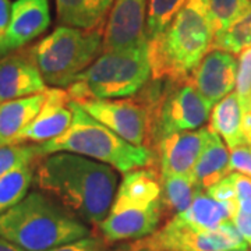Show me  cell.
<instances>
[{
	"label": "cell",
	"instance_id": "18",
	"mask_svg": "<svg viewBox=\"0 0 251 251\" xmlns=\"http://www.w3.org/2000/svg\"><path fill=\"white\" fill-rule=\"evenodd\" d=\"M46 91L0 103V145L16 143L18 135L39 113L46 99Z\"/></svg>",
	"mask_w": 251,
	"mask_h": 251
},
{
	"label": "cell",
	"instance_id": "30",
	"mask_svg": "<svg viewBox=\"0 0 251 251\" xmlns=\"http://www.w3.org/2000/svg\"><path fill=\"white\" fill-rule=\"evenodd\" d=\"M230 151V171L251 177V147L242 144Z\"/></svg>",
	"mask_w": 251,
	"mask_h": 251
},
{
	"label": "cell",
	"instance_id": "1",
	"mask_svg": "<svg viewBox=\"0 0 251 251\" xmlns=\"http://www.w3.org/2000/svg\"><path fill=\"white\" fill-rule=\"evenodd\" d=\"M35 181L41 191L59 201L81 222L94 226L108 216L119 187L115 168L69 152L41 158Z\"/></svg>",
	"mask_w": 251,
	"mask_h": 251
},
{
	"label": "cell",
	"instance_id": "26",
	"mask_svg": "<svg viewBox=\"0 0 251 251\" xmlns=\"http://www.w3.org/2000/svg\"><path fill=\"white\" fill-rule=\"evenodd\" d=\"M44 158L41 144H6L0 145V177L14 168L35 163Z\"/></svg>",
	"mask_w": 251,
	"mask_h": 251
},
{
	"label": "cell",
	"instance_id": "27",
	"mask_svg": "<svg viewBox=\"0 0 251 251\" xmlns=\"http://www.w3.org/2000/svg\"><path fill=\"white\" fill-rule=\"evenodd\" d=\"M215 35L224 32L250 9L251 0H208Z\"/></svg>",
	"mask_w": 251,
	"mask_h": 251
},
{
	"label": "cell",
	"instance_id": "29",
	"mask_svg": "<svg viewBox=\"0 0 251 251\" xmlns=\"http://www.w3.org/2000/svg\"><path fill=\"white\" fill-rule=\"evenodd\" d=\"M206 194L211 196V197L226 204V205H230L234 209H237V198H236V190H234L233 181L230 175H227L225 179H222L219 183L214 184L212 187H209L206 190Z\"/></svg>",
	"mask_w": 251,
	"mask_h": 251
},
{
	"label": "cell",
	"instance_id": "33",
	"mask_svg": "<svg viewBox=\"0 0 251 251\" xmlns=\"http://www.w3.org/2000/svg\"><path fill=\"white\" fill-rule=\"evenodd\" d=\"M11 17V3L10 0H0V35L9 25Z\"/></svg>",
	"mask_w": 251,
	"mask_h": 251
},
{
	"label": "cell",
	"instance_id": "35",
	"mask_svg": "<svg viewBox=\"0 0 251 251\" xmlns=\"http://www.w3.org/2000/svg\"><path fill=\"white\" fill-rule=\"evenodd\" d=\"M242 131L243 137L246 144L251 145V112L243 113V122H242Z\"/></svg>",
	"mask_w": 251,
	"mask_h": 251
},
{
	"label": "cell",
	"instance_id": "6",
	"mask_svg": "<svg viewBox=\"0 0 251 251\" xmlns=\"http://www.w3.org/2000/svg\"><path fill=\"white\" fill-rule=\"evenodd\" d=\"M103 27L81 29L59 25L27 48L46 85L67 88L98 59L103 52Z\"/></svg>",
	"mask_w": 251,
	"mask_h": 251
},
{
	"label": "cell",
	"instance_id": "25",
	"mask_svg": "<svg viewBox=\"0 0 251 251\" xmlns=\"http://www.w3.org/2000/svg\"><path fill=\"white\" fill-rule=\"evenodd\" d=\"M187 0H150L147 16V39L151 41L165 31Z\"/></svg>",
	"mask_w": 251,
	"mask_h": 251
},
{
	"label": "cell",
	"instance_id": "3",
	"mask_svg": "<svg viewBox=\"0 0 251 251\" xmlns=\"http://www.w3.org/2000/svg\"><path fill=\"white\" fill-rule=\"evenodd\" d=\"M0 236L25 251H50L88 237L91 229L59 201L38 190L0 215Z\"/></svg>",
	"mask_w": 251,
	"mask_h": 251
},
{
	"label": "cell",
	"instance_id": "38",
	"mask_svg": "<svg viewBox=\"0 0 251 251\" xmlns=\"http://www.w3.org/2000/svg\"><path fill=\"white\" fill-rule=\"evenodd\" d=\"M250 147H251V145H250Z\"/></svg>",
	"mask_w": 251,
	"mask_h": 251
},
{
	"label": "cell",
	"instance_id": "8",
	"mask_svg": "<svg viewBox=\"0 0 251 251\" xmlns=\"http://www.w3.org/2000/svg\"><path fill=\"white\" fill-rule=\"evenodd\" d=\"M75 103L127 143L148 148L151 109L140 92L131 98L91 99Z\"/></svg>",
	"mask_w": 251,
	"mask_h": 251
},
{
	"label": "cell",
	"instance_id": "21",
	"mask_svg": "<svg viewBox=\"0 0 251 251\" xmlns=\"http://www.w3.org/2000/svg\"><path fill=\"white\" fill-rule=\"evenodd\" d=\"M243 109L237 94L230 92L211 110L208 127L219 135L229 150L246 144L242 131Z\"/></svg>",
	"mask_w": 251,
	"mask_h": 251
},
{
	"label": "cell",
	"instance_id": "19",
	"mask_svg": "<svg viewBox=\"0 0 251 251\" xmlns=\"http://www.w3.org/2000/svg\"><path fill=\"white\" fill-rule=\"evenodd\" d=\"M234 212V208L216 201L211 196H208L206 191H201L186 211L172 218L193 229L214 230L222 225L232 222Z\"/></svg>",
	"mask_w": 251,
	"mask_h": 251
},
{
	"label": "cell",
	"instance_id": "34",
	"mask_svg": "<svg viewBox=\"0 0 251 251\" xmlns=\"http://www.w3.org/2000/svg\"><path fill=\"white\" fill-rule=\"evenodd\" d=\"M115 251H155L147 243L145 239H140V240H133V242L130 243H126L123 246H120V247H117Z\"/></svg>",
	"mask_w": 251,
	"mask_h": 251
},
{
	"label": "cell",
	"instance_id": "32",
	"mask_svg": "<svg viewBox=\"0 0 251 251\" xmlns=\"http://www.w3.org/2000/svg\"><path fill=\"white\" fill-rule=\"evenodd\" d=\"M232 224L239 230V233L242 234L246 243L251 247V214L236 211L232 218Z\"/></svg>",
	"mask_w": 251,
	"mask_h": 251
},
{
	"label": "cell",
	"instance_id": "2",
	"mask_svg": "<svg viewBox=\"0 0 251 251\" xmlns=\"http://www.w3.org/2000/svg\"><path fill=\"white\" fill-rule=\"evenodd\" d=\"M215 38L208 0H187L171 24L148 41L153 80L187 81Z\"/></svg>",
	"mask_w": 251,
	"mask_h": 251
},
{
	"label": "cell",
	"instance_id": "36",
	"mask_svg": "<svg viewBox=\"0 0 251 251\" xmlns=\"http://www.w3.org/2000/svg\"><path fill=\"white\" fill-rule=\"evenodd\" d=\"M0 251H25V250L20 249V247L16 246L14 243L9 242V240L3 239V237L0 236Z\"/></svg>",
	"mask_w": 251,
	"mask_h": 251
},
{
	"label": "cell",
	"instance_id": "7",
	"mask_svg": "<svg viewBox=\"0 0 251 251\" xmlns=\"http://www.w3.org/2000/svg\"><path fill=\"white\" fill-rule=\"evenodd\" d=\"M140 94L151 109L148 148L152 151L166 135L202 127L212 110L190 80L151 78Z\"/></svg>",
	"mask_w": 251,
	"mask_h": 251
},
{
	"label": "cell",
	"instance_id": "16",
	"mask_svg": "<svg viewBox=\"0 0 251 251\" xmlns=\"http://www.w3.org/2000/svg\"><path fill=\"white\" fill-rule=\"evenodd\" d=\"M163 218L165 212L162 206L147 211L110 209L105 221L99 225V229L108 244L133 242L155 233Z\"/></svg>",
	"mask_w": 251,
	"mask_h": 251
},
{
	"label": "cell",
	"instance_id": "11",
	"mask_svg": "<svg viewBox=\"0 0 251 251\" xmlns=\"http://www.w3.org/2000/svg\"><path fill=\"white\" fill-rule=\"evenodd\" d=\"M50 25L49 0H16L9 25L0 35V57L24 49Z\"/></svg>",
	"mask_w": 251,
	"mask_h": 251
},
{
	"label": "cell",
	"instance_id": "22",
	"mask_svg": "<svg viewBox=\"0 0 251 251\" xmlns=\"http://www.w3.org/2000/svg\"><path fill=\"white\" fill-rule=\"evenodd\" d=\"M162 186V208L165 218L186 211L198 193L204 191L190 175H159Z\"/></svg>",
	"mask_w": 251,
	"mask_h": 251
},
{
	"label": "cell",
	"instance_id": "13",
	"mask_svg": "<svg viewBox=\"0 0 251 251\" xmlns=\"http://www.w3.org/2000/svg\"><path fill=\"white\" fill-rule=\"evenodd\" d=\"M236 75L237 60L233 54L211 49L193 72L190 81L206 103L214 108L226 95L233 92Z\"/></svg>",
	"mask_w": 251,
	"mask_h": 251
},
{
	"label": "cell",
	"instance_id": "4",
	"mask_svg": "<svg viewBox=\"0 0 251 251\" xmlns=\"http://www.w3.org/2000/svg\"><path fill=\"white\" fill-rule=\"evenodd\" d=\"M73 123L63 133L48 143L41 144L42 155L56 152L77 153L109 165L120 173L153 168L156 155L147 147L127 143L97 119L90 116L74 100L72 102Z\"/></svg>",
	"mask_w": 251,
	"mask_h": 251
},
{
	"label": "cell",
	"instance_id": "17",
	"mask_svg": "<svg viewBox=\"0 0 251 251\" xmlns=\"http://www.w3.org/2000/svg\"><path fill=\"white\" fill-rule=\"evenodd\" d=\"M230 173V151L224 140L211 130L205 148L196 162L191 176L198 186L206 191Z\"/></svg>",
	"mask_w": 251,
	"mask_h": 251
},
{
	"label": "cell",
	"instance_id": "20",
	"mask_svg": "<svg viewBox=\"0 0 251 251\" xmlns=\"http://www.w3.org/2000/svg\"><path fill=\"white\" fill-rule=\"evenodd\" d=\"M60 25L81 29L103 27L115 0H54Z\"/></svg>",
	"mask_w": 251,
	"mask_h": 251
},
{
	"label": "cell",
	"instance_id": "14",
	"mask_svg": "<svg viewBox=\"0 0 251 251\" xmlns=\"http://www.w3.org/2000/svg\"><path fill=\"white\" fill-rule=\"evenodd\" d=\"M72 102L67 90L48 88L39 113L23 130L14 144H44L62 135L73 123Z\"/></svg>",
	"mask_w": 251,
	"mask_h": 251
},
{
	"label": "cell",
	"instance_id": "9",
	"mask_svg": "<svg viewBox=\"0 0 251 251\" xmlns=\"http://www.w3.org/2000/svg\"><path fill=\"white\" fill-rule=\"evenodd\" d=\"M144 239L155 251L249 250V244L232 222L214 230H198L171 218L165 226Z\"/></svg>",
	"mask_w": 251,
	"mask_h": 251
},
{
	"label": "cell",
	"instance_id": "28",
	"mask_svg": "<svg viewBox=\"0 0 251 251\" xmlns=\"http://www.w3.org/2000/svg\"><path fill=\"white\" fill-rule=\"evenodd\" d=\"M234 92L237 94L243 113L251 112V48L239 53Z\"/></svg>",
	"mask_w": 251,
	"mask_h": 251
},
{
	"label": "cell",
	"instance_id": "37",
	"mask_svg": "<svg viewBox=\"0 0 251 251\" xmlns=\"http://www.w3.org/2000/svg\"><path fill=\"white\" fill-rule=\"evenodd\" d=\"M232 251H249V250H232Z\"/></svg>",
	"mask_w": 251,
	"mask_h": 251
},
{
	"label": "cell",
	"instance_id": "12",
	"mask_svg": "<svg viewBox=\"0 0 251 251\" xmlns=\"http://www.w3.org/2000/svg\"><path fill=\"white\" fill-rule=\"evenodd\" d=\"M209 127L180 131L163 137L153 152L159 175H190L209 138Z\"/></svg>",
	"mask_w": 251,
	"mask_h": 251
},
{
	"label": "cell",
	"instance_id": "24",
	"mask_svg": "<svg viewBox=\"0 0 251 251\" xmlns=\"http://www.w3.org/2000/svg\"><path fill=\"white\" fill-rule=\"evenodd\" d=\"M249 48H251V6L227 29L216 34L211 49L239 54Z\"/></svg>",
	"mask_w": 251,
	"mask_h": 251
},
{
	"label": "cell",
	"instance_id": "31",
	"mask_svg": "<svg viewBox=\"0 0 251 251\" xmlns=\"http://www.w3.org/2000/svg\"><path fill=\"white\" fill-rule=\"evenodd\" d=\"M50 251H109V249L108 243L103 240V237L88 236L78 242L70 243V244H66Z\"/></svg>",
	"mask_w": 251,
	"mask_h": 251
},
{
	"label": "cell",
	"instance_id": "5",
	"mask_svg": "<svg viewBox=\"0 0 251 251\" xmlns=\"http://www.w3.org/2000/svg\"><path fill=\"white\" fill-rule=\"evenodd\" d=\"M152 77L148 42L123 50L102 52L66 90L74 102L137 95Z\"/></svg>",
	"mask_w": 251,
	"mask_h": 251
},
{
	"label": "cell",
	"instance_id": "10",
	"mask_svg": "<svg viewBox=\"0 0 251 251\" xmlns=\"http://www.w3.org/2000/svg\"><path fill=\"white\" fill-rule=\"evenodd\" d=\"M150 0H115L103 27V52L123 50L148 42Z\"/></svg>",
	"mask_w": 251,
	"mask_h": 251
},
{
	"label": "cell",
	"instance_id": "15",
	"mask_svg": "<svg viewBox=\"0 0 251 251\" xmlns=\"http://www.w3.org/2000/svg\"><path fill=\"white\" fill-rule=\"evenodd\" d=\"M46 82L28 49L0 57V103L45 92Z\"/></svg>",
	"mask_w": 251,
	"mask_h": 251
},
{
	"label": "cell",
	"instance_id": "23",
	"mask_svg": "<svg viewBox=\"0 0 251 251\" xmlns=\"http://www.w3.org/2000/svg\"><path fill=\"white\" fill-rule=\"evenodd\" d=\"M38 162L17 166L0 177V215L27 197L29 187L35 180Z\"/></svg>",
	"mask_w": 251,
	"mask_h": 251
}]
</instances>
